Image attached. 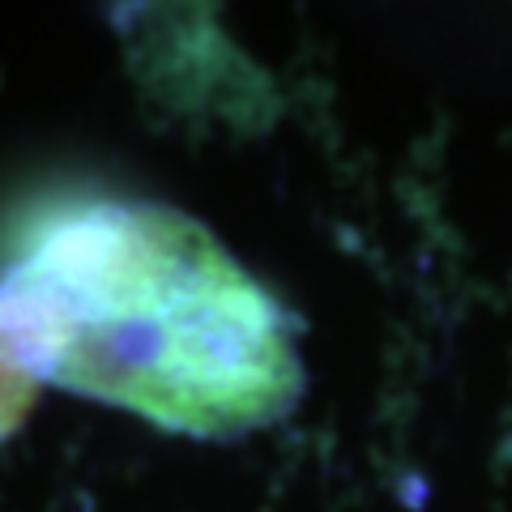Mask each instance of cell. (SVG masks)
Here are the masks:
<instances>
[{
  "instance_id": "1",
  "label": "cell",
  "mask_w": 512,
  "mask_h": 512,
  "mask_svg": "<svg viewBox=\"0 0 512 512\" xmlns=\"http://www.w3.org/2000/svg\"><path fill=\"white\" fill-rule=\"evenodd\" d=\"M0 325L39 384L197 440L261 431L303 393L274 291L205 222L146 197L35 205L0 265Z\"/></svg>"
},
{
  "instance_id": "2",
  "label": "cell",
  "mask_w": 512,
  "mask_h": 512,
  "mask_svg": "<svg viewBox=\"0 0 512 512\" xmlns=\"http://www.w3.org/2000/svg\"><path fill=\"white\" fill-rule=\"evenodd\" d=\"M35 397H39V376L26 367L5 325H0V440H9L26 423Z\"/></svg>"
}]
</instances>
